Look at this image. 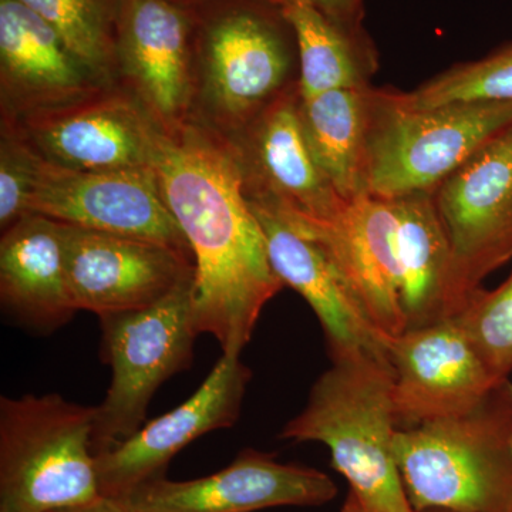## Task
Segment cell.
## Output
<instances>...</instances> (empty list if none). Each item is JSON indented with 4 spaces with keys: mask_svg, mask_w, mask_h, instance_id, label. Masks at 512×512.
<instances>
[{
    "mask_svg": "<svg viewBox=\"0 0 512 512\" xmlns=\"http://www.w3.org/2000/svg\"><path fill=\"white\" fill-rule=\"evenodd\" d=\"M67 278L77 311L99 318L143 311L194 279V261L144 239L64 224Z\"/></svg>",
    "mask_w": 512,
    "mask_h": 512,
    "instance_id": "12",
    "label": "cell"
},
{
    "mask_svg": "<svg viewBox=\"0 0 512 512\" xmlns=\"http://www.w3.org/2000/svg\"><path fill=\"white\" fill-rule=\"evenodd\" d=\"M372 89L299 96L303 134L316 164L345 201L367 194V138Z\"/></svg>",
    "mask_w": 512,
    "mask_h": 512,
    "instance_id": "22",
    "label": "cell"
},
{
    "mask_svg": "<svg viewBox=\"0 0 512 512\" xmlns=\"http://www.w3.org/2000/svg\"><path fill=\"white\" fill-rule=\"evenodd\" d=\"M397 429L463 413L498 383L457 319L407 330L389 342Z\"/></svg>",
    "mask_w": 512,
    "mask_h": 512,
    "instance_id": "13",
    "label": "cell"
},
{
    "mask_svg": "<svg viewBox=\"0 0 512 512\" xmlns=\"http://www.w3.org/2000/svg\"><path fill=\"white\" fill-rule=\"evenodd\" d=\"M390 94L400 107L409 110L461 103H512V42L483 59L450 67L414 92Z\"/></svg>",
    "mask_w": 512,
    "mask_h": 512,
    "instance_id": "25",
    "label": "cell"
},
{
    "mask_svg": "<svg viewBox=\"0 0 512 512\" xmlns=\"http://www.w3.org/2000/svg\"><path fill=\"white\" fill-rule=\"evenodd\" d=\"M512 384L463 413L394 434L404 490L417 512H512Z\"/></svg>",
    "mask_w": 512,
    "mask_h": 512,
    "instance_id": "2",
    "label": "cell"
},
{
    "mask_svg": "<svg viewBox=\"0 0 512 512\" xmlns=\"http://www.w3.org/2000/svg\"><path fill=\"white\" fill-rule=\"evenodd\" d=\"M2 96L16 116L63 106L100 90L62 36L19 0H0Z\"/></svg>",
    "mask_w": 512,
    "mask_h": 512,
    "instance_id": "19",
    "label": "cell"
},
{
    "mask_svg": "<svg viewBox=\"0 0 512 512\" xmlns=\"http://www.w3.org/2000/svg\"><path fill=\"white\" fill-rule=\"evenodd\" d=\"M433 195L467 306L485 276L512 258V127L461 164Z\"/></svg>",
    "mask_w": 512,
    "mask_h": 512,
    "instance_id": "9",
    "label": "cell"
},
{
    "mask_svg": "<svg viewBox=\"0 0 512 512\" xmlns=\"http://www.w3.org/2000/svg\"><path fill=\"white\" fill-rule=\"evenodd\" d=\"M194 279L143 311L101 318L111 383L96 407L94 454L127 440L146 423L161 384L190 367L198 333Z\"/></svg>",
    "mask_w": 512,
    "mask_h": 512,
    "instance_id": "6",
    "label": "cell"
},
{
    "mask_svg": "<svg viewBox=\"0 0 512 512\" xmlns=\"http://www.w3.org/2000/svg\"><path fill=\"white\" fill-rule=\"evenodd\" d=\"M0 298L29 328L55 330L77 312L67 278L64 224L28 214L0 241Z\"/></svg>",
    "mask_w": 512,
    "mask_h": 512,
    "instance_id": "20",
    "label": "cell"
},
{
    "mask_svg": "<svg viewBox=\"0 0 512 512\" xmlns=\"http://www.w3.org/2000/svg\"><path fill=\"white\" fill-rule=\"evenodd\" d=\"M282 220L318 238L338 259L367 315L387 340L406 330L400 303V268L394 200L362 195L332 221Z\"/></svg>",
    "mask_w": 512,
    "mask_h": 512,
    "instance_id": "18",
    "label": "cell"
},
{
    "mask_svg": "<svg viewBox=\"0 0 512 512\" xmlns=\"http://www.w3.org/2000/svg\"><path fill=\"white\" fill-rule=\"evenodd\" d=\"M276 6L305 5L343 28L363 29V0H266Z\"/></svg>",
    "mask_w": 512,
    "mask_h": 512,
    "instance_id": "28",
    "label": "cell"
},
{
    "mask_svg": "<svg viewBox=\"0 0 512 512\" xmlns=\"http://www.w3.org/2000/svg\"><path fill=\"white\" fill-rule=\"evenodd\" d=\"M171 2L177 3V5L183 6L185 9L197 10L212 0H171Z\"/></svg>",
    "mask_w": 512,
    "mask_h": 512,
    "instance_id": "31",
    "label": "cell"
},
{
    "mask_svg": "<svg viewBox=\"0 0 512 512\" xmlns=\"http://www.w3.org/2000/svg\"><path fill=\"white\" fill-rule=\"evenodd\" d=\"M340 512H375L370 510L367 505L363 504V501L353 491H349L348 498H346L345 505H343L342 511Z\"/></svg>",
    "mask_w": 512,
    "mask_h": 512,
    "instance_id": "30",
    "label": "cell"
},
{
    "mask_svg": "<svg viewBox=\"0 0 512 512\" xmlns=\"http://www.w3.org/2000/svg\"><path fill=\"white\" fill-rule=\"evenodd\" d=\"M28 144L18 130L8 127L0 153V225L9 228L28 215Z\"/></svg>",
    "mask_w": 512,
    "mask_h": 512,
    "instance_id": "27",
    "label": "cell"
},
{
    "mask_svg": "<svg viewBox=\"0 0 512 512\" xmlns=\"http://www.w3.org/2000/svg\"><path fill=\"white\" fill-rule=\"evenodd\" d=\"M19 134L47 160L90 171L153 168L160 124L143 104L96 93L22 116Z\"/></svg>",
    "mask_w": 512,
    "mask_h": 512,
    "instance_id": "10",
    "label": "cell"
},
{
    "mask_svg": "<svg viewBox=\"0 0 512 512\" xmlns=\"http://www.w3.org/2000/svg\"><path fill=\"white\" fill-rule=\"evenodd\" d=\"M279 8L295 35L301 99L330 90L369 89L376 52L365 29L343 28L305 5Z\"/></svg>",
    "mask_w": 512,
    "mask_h": 512,
    "instance_id": "23",
    "label": "cell"
},
{
    "mask_svg": "<svg viewBox=\"0 0 512 512\" xmlns=\"http://www.w3.org/2000/svg\"><path fill=\"white\" fill-rule=\"evenodd\" d=\"M511 448H512V440H511Z\"/></svg>",
    "mask_w": 512,
    "mask_h": 512,
    "instance_id": "33",
    "label": "cell"
},
{
    "mask_svg": "<svg viewBox=\"0 0 512 512\" xmlns=\"http://www.w3.org/2000/svg\"><path fill=\"white\" fill-rule=\"evenodd\" d=\"M62 36L96 77L107 82L117 67V30L123 0H19Z\"/></svg>",
    "mask_w": 512,
    "mask_h": 512,
    "instance_id": "24",
    "label": "cell"
},
{
    "mask_svg": "<svg viewBox=\"0 0 512 512\" xmlns=\"http://www.w3.org/2000/svg\"><path fill=\"white\" fill-rule=\"evenodd\" d=\"M96 407L59 394L0 399V512H57L100 493Z\"/></svg>",
    "mask_w": 512,
    "mask_h": 512,
    "instance_id": "4",
    "label": "cell"
},
{
    "mask_svg": "<svg viewBox=\"0 0 512 512\" xmlns=\"http://www.w3.org/2000/svg\"><path fill=\"white\" fill-rule=\"evenodd\" d=\"M57 512H136L128 507L123 501L114 500V498L101 497L92 504L83 505V507L72 508Z\"/></svg>",
    "mask_w": 512,
    "mask_h": 512,
    "instance_id": "29",
    "label": "cell"
},
{
    "mask_svg": "<svg viewBox=\"0 0 512 512\" xmlns=\"http://www.w3.org/2000/svg\"><path fill=\"white\" fill-rule=\"evenodd\" d=\"M194 32V10L171 0H123L117 66L163 128L185 121Z\"/></svg>",
    "mask_w": 512,
    "mask_h": 512,
    "instance_id": "17",
    "label": "cell"
},
{
    "mask_svg": "<svg viewBox=\"0 0 512 512\" xmlns=\"http://www.w3.org/2000/svg\"><path fill=\"white\" fill-rule=\"evenodd\" d=\"M262 231L269 261L282 284L291 286L318 316L332 362L389 359V342L367 315L356 289L330 249L292 227L274 211L249 200Z\"/></svg>",
    "mask_w": 512,
    "mask_h": 512,
    "instance_id": "14",
    "label": "cell"
},
{
    "mask_svg": "<svg viewBox=\"0 0 512 512\" xmlns=\"http://www.w3.org/2000/svg\"><path fill=\"white\" fill-rule=\"evenodd\" d=\"M392 387L389 359L335 360L313 384L305 409L288 421L281 439L328 446L333 467L370 510L417 512L394 456Z\"/></svg>",
    "mask_w": 512,
    "mask_h": 512,
    "instance_id": "3",
    "label": "cell"
},
{
    "mask_svg": "<svg viewBox=\"0 0 512 512\" xmlns=\"http://www.w3.org/2000/svg\"><path fill=\"white\" fill-rule=\"evenodd\" d=\"M202 8L204 15L194 10V40L212 100L228 119L252 121L285 92L293 30L266 0H212Z\"/></svg>",
    "mask_w": 512,
    "mask_h": 512,
    "instance_id": "7",
    "label": "cell"
},
{
    "mask_svg": "<svg viewBox=\"0 0 512 512\" xmlns=\"http://www.w3.org/2000/svg\"><path fill=\"white\" fill-rule=\"evenodd\" d=\"M251 370L239 355L222 353L197 392L171 412L146 421L137 433L94 454L100 493L123 500L148 481L164 477L168 463L192 441L237 423Z\"/></svg>",
    "mask_w": 512,
    "mask_h": 512,
    "instance_id": "11",
    "label": "cell"
},
{
    "mask_svg": "<svg viewBox=\"0 0 512 512\" xmlns=\"http://www.w3.org/2000/svg\"><path fill=\"white\" fill-rule=\"evenodd\" d=\"M512 127V103L400 107L390 92L370 93L367 194L396 200L434 192L461 164Z\"/></svg>",
    "mask_w": 512,
    "mask_h": 512,
    "instance_id": "5",
    "label": "cell"
},
{
    "mask_svg": "<svg viewBox=\"0 0 512 512\" xmlns=\"http://www.w3.org/2000/svg\"><path fill=\"white\" fill-rule=\"evenodd\" d=\"M239 150L249 200L288 220L332 221L348 201L316 164L299 114V92L285 90L252 120Z\"/></svg>",
    "mask_w": 512,
    "mask_h": 512,
    "instance_id": "16",
    "label": "cell"
},
{
    "mask_svg": "<svg viewBox=\"0 0 512 512\" xmlns=\"http://www.w3.org/2000/svg\"><path fill=\"white\" fill-rule=\"evenodd\" d=\"M424 512H453V511H446V510H429Z\"/></svg>",
    "mask_w": 512,
    "mask_h": 512,
    "instance_id": "32",
    "label": "cell"
},
{
    "mask_svg": "<svg viewBox=\"0 0 512 512\" xmlns=\"http://www.w3.org/2000/svg\"><path fill=\"white\" fill-rule=\"evenodd\" d=\"M26 144L28 214L156 242L192 259L190 245L164 200L153 168L76 170L47 160L28 141Z\"/></svg>",
    "mask_w": 512,
    "mask_h": 512,
    "instance_id": "8",
    "label": "cell"
},
{
    "mask_svg": "<svg viewBox=\"0 0 512 512\" xmlns=\"http://www.w3.org/2000/svg\"><path fill=\"white\" fill-rule=\"evenodd\" d=\"M153 170L194 259L198 333L241 356L266 303L284 288L269 261L238 148L205 128H161Z\"/></svg>",
    "mask_w": 512,
    "mask_h": 512,
    "instance_id": "1",
    "label": "cell"
},
{
    "mask_svg": "<svg viewBox=\"0 0 512 512\" xmlns=\"http://www.w3.org/2000/svg\"><path fill=\"white\" fill-rule=\"evenodd\" d=\"M336 493L335 483L315 468L278 463L269 454L244 450L211 476L188 481L157 478L120 501L136 512H254L322 505Z\"/></svg>",
    "mask_w": 512,
    "mask_h": 512,
    "instance_id": "15",
    "label": "cell"
},
{
    "mask_svg": "<svg viewBox=\"0 0 512 512\" xmlns=\"http://www.w3.org/2000/svg\"><path fill=\"white\" fill-rule=\"evenodd\" d=\"M399 217L400 303L406 330L454 319L466 308L453 249L433 192L394 200Z\"/></svg>",
    "mask_w": 512,
    "mask_h": 512,
    "instance_id": "21",
    "label": "cell"
},
{
    "mask_svg": "<svg viewBox=\"0 0 512 512\" xmlns=\"http://www.w3.org/2000/svg\"><path fill=\"white\" fill-rule=\"evenodd\" d=\"M473 340L498 379L512 372V275L494 291L478 289L466 309L454 318Z\"/></svg>",
    "mask_w": 512,
    "mask_h": 512,
    "instance_id": "26",
    "label": "cell"
}]
</instances>
